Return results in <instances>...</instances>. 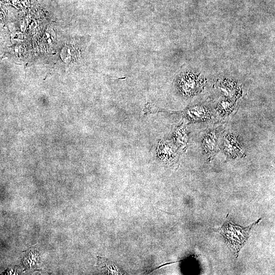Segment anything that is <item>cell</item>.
<instances>
[{"mask_svg":"<svg viewBox=\"0 0 275 275\" xmlns=\"http://www.w3.org/2000/svg\"><path fill=\"white\" fill-rule=\"evenodd\" d=\"M261 218H259L257 221L246 227L240 226L231 221H228L217 230L223 236L226 242L234 252L236 257L249 239L251 230L258 224Z\"/></svg>","mask_w":275,"mask_h":275,"instance_id":"1","label":"cell"},{"mask_svg":"<svg viewBox=\"0 0 275 275\" xmlns=\"http://www.w3.org/2000/svg\"><path fill=\"white\" fill-rule=\"evenodd\" d=\"M97 267L105 274H125L127 273L112 260L97 257Z\"/></svg>","mask_w":275,"mask_h":275,"instance_id":"2","label":"cell"},{"mask_svg":"<svg viewBox=\"0 0 275 275\" xmlns=\"http://www.w3.org/2000/svg\"><path fill=\"white\" fill-rule=\"evenodd\" d=\"M224 145L225 149L230 156L236 157L242 154L241 144L233 134H229L226 137Z\"/></svg>","mask_w":275,"mask_h":275,"instance_id":"3","label":"cell"},{"mask_svg":"<svg viewBox=\"0 0 275 275\" xmlns=\"http://www.w3.org/2000/svg\"><path fill=\"white\" fill-rule=\"evenodd\" d=\"M62 57L66 63L77 62L81 57L80 49L73 44L67 45L63 49Z\"/></svg>","mask_w":275,"mask_h":275,"instance_id":"4","label":"cell"},{"mask_svg":"<svg viewBox=\"0 0 275 275\" xmlns=\"http://www.w3.org/2000/svg\"><path fill=\"white\" fill-rule=\"evenodd\" d=\"M218 139V132L216 130L207 132L203 140L204 150L208 153H212L215 149Z\"/></svg>","mask_w":275,"mask_h":275,"instance_id":"5","label":"cell"},{"mask_svg":"<svg viewBox=\"0 0 275 275\" xmlns=\"http://www.w3.org/2000/svg\"><path fill=\"white\" fill-rule=\"evenodd\" d=\"M186 114L191 119L196 121L206 120L210 116L209 111L203 106L191 108L187 111Z\"/></svg>","mask_w":275,"mask_h":275,"instance_id":"6","label":"cell"},{"mask_svg":"<svg viewBox=\"0 0 275 275\" xmlns=\"http://www.w3.org/2000/svg\"><path fill=\"white\" fill-rule=\"evenodd\" d=\"M158 153L159 158L167 163H171L176 157L175 151L168 144H162L160 145Z\"/></svg>","mask_w":275,"mask_h":275,"instance_id":"7","label":"cell"},{"mask_svg":"<svg viewBox=\"0 0 275 275\" xmlns=\"http://www.w3.org/2000/svg\"><path fill=\"white\" fill-rule=\"evenodd\" d=\"M175 138L176 142L181 145V146H184L187 141L188 136L187 131L184 127H181L177 129L175 134Z\"/></svg>","mask_w":275,"mask_h":275,"instance_id":"8","label":"cell"},{"mask_svg":"<svg viewBox=\"0 0 275 275\" xmlns=\"http://www.w3.org/2000/svg\"><path fill=\"white\" fill-rule=\"evenodd\" d=\"M231 106V105L229 102H224L221 104V106L219 105V110L223 114H227L232 109Z\"/></svg>","mask_w":275,"mask_h":275,"instance_id":"9","label":"cell"},{"mask_svg":"<svg viewBox=\"0 0 275 275\" xmlns=\"http://www.w3.org/2000/svg\"><path fill=\"white\" fill-rule=\"evenodd\" d=\"M7 20V15L4 9L0 7V23L5 22Z\"/></svg>","mask_w":275,"mask_h":275,"instance_id":"10","label":"cell"},{"mask_svg":"<svg viewBox=\"0 0 275 275\" xmlns=\"http://www.w3.org/2000/svg\"><path fill=\"white\" fill-rule=\"evenodd\" d=\"M2 58H3V57H2L1 56H0V62H1V60L2 59Z\"/></svg>","mask_w":275,"mask_h":275,"instance_id":"11","label":"cell"},{"mask_svg":"<svg viewBox=\"0 0 275 275\" xmlns=\"http://www.w3.org/2000/svg\"><path fill=\"white\" fill-rule=\"evenodd\" d=\"M0 34H1V32H0ZM1 39H0V43H1Z\"/></svg>","mask_w":275,"mask_h":275,"instance_id":"12","label":"cell"}]
</instances>
